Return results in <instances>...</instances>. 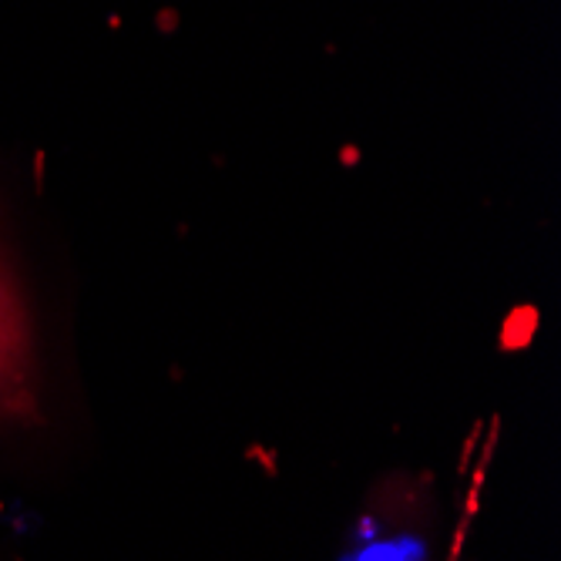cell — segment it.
Returning <instances> with one entry per match:
<instances>
[{
	"label": "cell",
	"instance_id": "1",
	"mask_svg": "<svg viewBox=\"0 0 561 561\" xmlns=\"http://www.w3.org/2000/svg\"><path fill=\"white\" fill-rule=\"evenodd\" d=\"M31 330L21 296L0 266V417L31 411Z\"/></svg>",
	"mask_w": 561,
	"mask_h": 561
}]
</instances>
